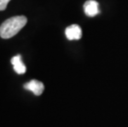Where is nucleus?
<instances>
[{
    "label": "nucleus",
    "mask_w": 128,
    "mask_h": 127,
    "mask_svg": "<svg viewBox=\"0 0 128 127\" xmlns=\"http://www.w3.org/2000/svg\"><path fill=\"white\" fill-rule=\"evenodd\" d=\"M82 30L76 24L71 25L65 29V36L69 40H80L82 37Z\"/></svg>",
    "instance_id": "obj_4"
},
{
    "label": "nucleus",
    "mask_w": 128,
    "mask_h": 127,
    "mask_svg": "<svg viewBox=\"0 0 128 127\" xmlns=\"http://www.w3.org/2000/svg\"><path fill=\"white\" fill-rule=\"evenodd\" d=\"M98 2L94 1V0H88L85 2L84 4V9L85 14L88 17H95L99 13V8H98Z\"/></svg>",
    "instance_id": "obj_3"
},
{
    "label": "nucleus",
    "mask_w": 128,
    "mask_h": 127,
    "mask_svg": "<svg viewBox=\"0 0 128 127\" xmlns=\"http://www.w3.org/2000/svg\"><path fill=\"white\" fill-rule=\"evenodd\" d=\"M24 88L26 89V90H29L32 92L36 96H40L42 95L43 91H44V84L40 82V81L33 79L31 80L30 82L26 83L24 84Z\"/></svg>",
    "instance_id": "obj_2"
},
{
    "label": "nucleus",
    "mask_w": 128,
    "mask_h": 127,
    "mask_svg": "<svg viewBox=\"0 0 128 127\" xmlns=\"http://www.w3.org/2000/svg\"><path fill=\"white\" fill-rule=\"evenodd\" d=\"M28 22L25 16H15L7 19L0 26V36L2 39H9L14 36Z\"/></svg>",
    "instance_id": "obj_1"
},
{
    "label": "nucleus",
    "mask_w": 128,
    "mask_h": 127,
    "mask_svg": "<svg viewBox=\"0 0 128 127\" xmlns=\"http://www.w3.org/2000/svg\"><path fill=\"white\" fill-rule=\"evenodd\" d=\"M11 63L13 65V69L17 74H25L26 68L25 66V64H23V62L22 61V56L20 55H18L12 57L11 59Z\"/></svg>",
    "instance_id": "obj_5"
},
{
    "label": "nucleus",
    "mask_w": 128,
    "mask_h": 127,
    "mask_svg": "<svg viewBox=\"0 0 128 127\" xmlns=\"http://www.w3.org/2000/svg\"><path fill=\"white\" fill-rule=\"evenodd\" d=\"M11 0H0V11H4Z\"/></svg>",
    "instance_id": "obj_6"
}]
</instances>
